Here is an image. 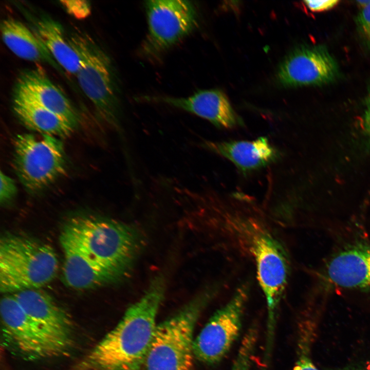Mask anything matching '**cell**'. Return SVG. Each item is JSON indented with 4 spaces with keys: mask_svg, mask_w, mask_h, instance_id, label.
I'll return each instance as SVG.
<instances>
[{
    "mask_svg": "<svg viewBox=\"0 0 370 370\" xmlns=\"http://www.w3.org/2000/svg\"><path fill=\"white\" fill-rule=\"evenodd\" d=\"M166 289L164 275L154 277L141 298L90 352L88 360L101 370H141L156 327Z\"/></svg>",
    "mask_w": 370,
    "mask_h": 370,
    "instance_id": "cell-1",
    "label": "cell"
},
{
    "mask_svg": "<svg viewBox=\"0 0 370 370\" xmlns=\"http://www.w3.org/2000/svg\"><path fill=\"white\" fill-rule=\"evenodd\" d=\"M80 59L76 75L81 89L92 103L99 117L120 129V109L111 62L89 36L75 33L69 39Z\"/></svg>",
    "mask_w": 370,
    "mask_h": 370,
    "instance_id": "cell-6",
    "label": "cell"
},
{
    "mask_svg": "<svg viewBox=\"0 0 370 370\" xmlns=\"http://www.w3.org/2000/svg\"><path fill=\"white\" fill-rule=\"evenodd\" d=\"M247 287L236 289L230 300L211 316L194 339V357L207 364L220 361L239 335L248 298Z\"/></svg>",
    "mask_w": 370,
    "mask_h": 370,
    "instance_id": "cell-9",
    "label": "cell"
},
{
    "mask_svg": "<svg viewBox=\"0 0 370 370\" xmlns=\"http://www.w3.org/2000/svg\"><path fill=\"white\" fill-rule=\"evenodd\" d=\"M59 267L49 245L17 234L0 240V291L4 294L41 288L55 276Z\"/></svg>",
    "mask_w": 370,
    "mask_h": 370,
    "instance_id": "cell-5",
    "label": "cell"
},
{
    "mask_svg": "<svg viewBox=\"0 0 370 370\" xmlns=\"http://www.w3.org/2000/svg\"><path fill=\"white\" fill-rule=\"evenodd\" d=\"M337 65L324 47L304 46L293 50L280 64V82L287 87L318 85L332 81Z\"/></svg>",
    "mask_w": 370,
    "mask_h": 370,
    "instance_id": "cell-12",
    "label": "cell"
},
{
    "mask_svg": "<svg viewBox=\"0 0 370 370\" xmlns=\"http://www.w3.org/2000/svg\"><path fill=\"white\" fill-rule=\"evenodd\" d=\"M13 166L28 193L41 192L66 172L63 142L53 136L38 138L31 134L18 135L14 141Z\"/></svg>",
    "mask_w": 370,
    "mask_h": 370,
    "instance_id": "cell-7",
    "label": "cell"
},
{
    "mask_svg": "<svg viewBox=\"0 0 370 370\" xmlns=\"http://www.w3.org/2000/svg\"><path fill=\"white\" fill-rule=\"evenodd\" d=\"M0 201L2 205H5L15 198L17 189L14 180L2 171L0 173Z\"/></svg>",
    "mask_w": 370,
    "mask_h": 370,
    "instance_id": "cell-22",
    "label": "cell"
},
{
    "mask_svg": "<svg viewBox=\"0 0 370 370\" xmlns=\"http://www.w3.org/2000/svg\"><path fill=\"white\" fill-rule=\"evenodd\" d=\"M144 98L192 113L220 127L231 128L239 123L238 117L226 96L217 89L201 90L187 97L157 96Z\"/></svg>",
    "mask_w": 370,
    "mask_h": 370,
    "instance_id": "cell-15",
    "label": "cell"
},
{
    "mask_svg": "<svg viewBox=\"0 0 370 370\" xmlns=\"http://www.w3.org/2000/svg\"><path fill=\"white\" fill-rule=\"evenodd\" d=\"M12 108L25 127L43 135L65 137L69 136L76 127L54 113L25 100L13 98Z\"/></svg>",
    "mask_w": 370,
    "mask_h": 370,
    "instance_id": "cell-20",
    "label": "cell"
},
{
    "mask_svg": "<svg viewBox=\"0 0 370 370\" xmlns=\"http://www.w3.org/2000/svg\"><path fill=\"white\" fill-rule=\"evenodd\" d=\"M339 1H305V6L313 12H319L329 10L335 7Z\"/></svg>",
    "mask_w": 370,
    "mask_h": 370,
    "instance_id": "cell-25",
    "label": "cell"
},
{
    "mask_svg": "<svg viewBox=\"0 0 370 370\" xmlns=\"http://www.w3.org/2000/svg\"><path fill=\"white\" fill-rule=\"evenodd\" d=\"M361 121L362 127L364 132L370 137V88L366 99L365 108Z\"/></svg>",
    "mask_w": 370,
    "mask_h": 370,
    "instance_id": "cell-26",
    "label": "cell"
},
{
    "mask_svg": "<svg viewBox=\"0 0 370 370\" xmlns=\"http://www.w3.org/2000/svg\"><path fill=\"white\" fill-rule=\"evenodd\" d=\"M65 7L75 16L83 18L90 13V7L85 1H64Z\"/></svg>",
    "mask_w": 370,
    "mask_h": 370,
    "instance_id": "cell-24",
    "label": "cell"
},
{
    "mask_svg": "<svg viewBox=\"0 0 370 370\" xmlns=\"http://www.w3.org/2000/svg\"><path fill=\"white\" fill-rule=\"evenodd\" d=\"M0 311L5 335L26 357L42 359L62 356L12 294H4L2 298Z\"/></svg>",
    "mask_w": 370,
    "mask_h": 370,
    "instance_id": "cell-10",
    "label": "cell"
},
{
    "mask_svg": "<svg viewBox=\"0 0 370 370\" xmlns=\"http://www.w3.org/2000/svg\"><path fill=\"white\" fill-rule=\"evenodd\" d=\"M357 22L362 34L370 43V1L362 6L357 17Z\"/></svg>",
    "mask_w": 370,
    "mask_h": 370,
    "instance_id": "cell-23",
    "label": "cell"
},
{
    "mask_svg": "<svg viewBox=\"0 0 370 370\" xmlns=\"http://www.w3.org/2000/svg\"><path fill=\"white\" fill-rule=\"evenodd\" d=\"M65 226L91 264L112 283L130 274L145 246L137 228L113 219L79 215Z\"/></svg>",
    "mask_w": 370,
    "mask_h": 370,
    "instance_id": "cell-2",
    "label": "cell"
},
{
    "mask_svg": "<svg viewBox=\"0 0 370 370\" xmlns=\"http://www.w3.org/2000/svg\"><path fill=\"white\" fill-rule=\"evenodd\" d=\"M226 221L255 263L257 278L266 301L268 321L275 322L285 291L290 262L283 244L260 219L227 214Z\"/></svg>",
    "mask_w": 370,
    "mask_h": 370,
    "instance_id": "cell-3",
    "label": "cell"
},
{
    "mask_svg": "<svg viewBox=\"0 0 370 370\" xmlns=\"http://www.w3.org/2000/svg\"><path fill=\"white\" fill-rule=\"evenodd\" d=\"M12 294L62 355L66 354L73 342V326L67 313L41 288L24 290Z\"/></svg>",
    "mask_w": 370,
    "mask_h": 370,
    "instance_id": "cell-11",
    "label": "cell"
},
{
    "mask_svg": "<svg viewBox=\"0 0 370 370\" xmlns=\"http://www.w3.org/2000/svg\"><path fill=\"white\" fill-rule=\"evenodd\" d=\"M147 33L142 45L147 56L156 57L191 33L197 14L188 1L151 0L145 2Z\"/></svg>",
    "mask_w": 370,
    "mask_h": 370,
    "instance_id": "cell-8",
    "label": "cell"
},
{
    "mask_svg": "<svg viewBox=\"0 0 370 370\" xmlns=\"http://www.w3.org/2000/svg\"><path fill=\"white\" fill-rule=\"evenodd\" d=\"M202 145L230 161L243 171L263 167L276 157L275 150L264 137L253 141H206Z\"/></svg>",
    "mask_w": 370,
    "mask_h": 370,
    "instance_id": "cell-17",
    "label": "cell"
},
{
    "mask_svg": "<svg viewBox=\"0 0 370 370\" xmlns=\"http://www.w3.org/2000/svg\"><path fill=\"white\" fill-rule=\"evenodd\" d=\"M13 98L50 110L76 127L79 121V115L68 99L44 73L37 69L26 70L20 75Z\"/></svg>",
    "mask_w": 370,
    "mask_h": 370,
    "instance_id": "cell-14",
    "label": "cell"
},
{
    "mask_svg": "<svg viewBox=\"0 0 370 370\" xmlns=\"http://www.w3.org/2000/svg\"><path fill=\"white\" fill-rule=\"evenodd\" d=\"M340 370H366L364 368L358 367H346Z\"/></svg>",
    "mask_w": 370,
    "mask_h": 370,
    "instance_id": "cell-27",
    "label": "cell"
},
{
    "mask_svg": "<svg viewBox=\"0 0 370 370\" xmlns=\"http://www.w3.org/2000/svg\"><path fill=\"white\" fill-rule=\"evenodd\" d=\"M32 30L59 65L69 73L76 76L80 59L69 38L65 36L61 25L44 15L34 21Z\"/></svg>",
    "mask_w": 370,
    "mask_h": 370,
    "instance_id": "cell-18",
    "label": "cell"
},
{
    "mask_svg": "<svg viewBox=\"0 0 370 370\" xmlns=\"http://www.w3.org/2000/svg\"><path fill=\"white\" fill-rule=\"evenodd\" d=\"M307 339L300 334L298 341L297 359L292 370H319L310 357Z\"/></svg>",
    "mask_w": 370,
    "mask_h": 370,
    "instance_id": "cell-21",
    "label": "cell"
},
{
    "mask_svg": "<svg viewBox=\"0 0 370 370\" xmlns=\"http://www.w3.org/2000/svg\"><path fill=\"white\" fill-rule=\"evenodd\" d=\"M59 240L64 254L63 278L67 286L84 290L112 283L91 264L65 226L61 232Z\"/></svg>",
    "mask_w": 370,
    "mask_h": 370,
    "instance_id": "cell-16",
    "label": "cell"
},
{
    "mask_svg": "<svg viewBox=\"0 0 370 370\" xmlns=\"http://www.w3.org/2000/svg\"><path fill=\"white\" fill-rule=\"evenodd\" d=\"M216 292L214 287L204 290L157 325L144 364L146 370H192L195 327Z\"/></svg>",
    "mask_w": 370,
    "mask_h": 370,
    "instance_id": "cell-4",
    "label": "cell"
},
{
    "mask_svg": "<svg viewBox=\"0 0 370 370\" xmlns=\"http://www.w3.org/2000/svg\"><path fill=\"white\" fill-rule=\"evenodd\" d=\"M1 31L3 42L20 58L32 62H47L57 66L44 44L22 22L13 18L3 20Z\"/></svg>",
    "mask_w": 370,
    "mask_h": 370,
    "instance_id": "cell-19",
    "label": "cell"
},
{
    "mask_svg": "<svg viewBox=\"0 0 370 370\" xmlns=\"http://www.w3.org/2000/svg\"><path fill=\"white\" fill-rule=\"evenodd\" d=\"M324 276L333 286L370 292V244L355 243L338 252L327 263Z\"/></svg>",
    "mask_w": 370,
    "mask_h": 370,
    "instance_id": "cell-13",
    "label": "cell"
}]
</instances>
